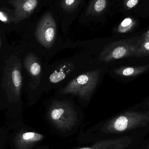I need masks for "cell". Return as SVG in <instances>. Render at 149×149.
<instances>
[{"label": "cell", "instance_id": "30bf717a", "mask_svg": "<svg viewBox=\"0 0 149 149\" xmlns=\"http://www.w3.org/2000/svg\"><path fill=\"white\" fill-rule=\"evenodd\" d=\"M108 0H91L87 8V15L99 16L107 8Z\"/></svg>", "mask_w": 149, "mask_h": 149}, {"label": "cell", "instance_id": "52a82bcc", "mask_svg": "<svg viewBox=\"0 0 149 149\" xmlns=\"http://www.w3.org/2000/svg\"><path fill=\"white\" fill-rule=\"evenodd\" d=\"M44 138V135L36 132H23L17 134L14 142L17 149H30L42 141Z\"/></svg>", "mask_w": 149, "mask_h": 149}, {"label": "cell", "instance_id": "d6986e66", "mask_svg": "<svg viewBox=\"0 0 149 149\" xmlns=\"http://www.w3.org/2000/svg\"><path fill=\"white\" fill-rule=\"evenodd\" d=\"M145 40L149 41V30L146 33L145 36Z\"/></svg>", "mask_w": 149, "mask_h": 149}, {"label": "cell", "instance_id": "ac0fdd59", "mask_svg": "<svg viewBox=\"0 0 149 149\" xmlns=\"http://www.w3.org/2000/svg\"><path fill=\"white\" fill-rule=\"evenodd\" d=\"M0 21L6 23H8L10 22H12L11 18H9L7 14L1 10H0Z\"/></svg>", "mask_w": 149, "mask_h": 149}, {"label": "cell", "instance_id": "5b68a950", "mask_svg": "<svg viewBox=\"0 0 149 149\" xmlns=\"http://www.w3.org/2000/svg\"><path fill=\"white\" fill-rule=\"evenodd\" d=\"M138 47L123 42H116L108 45L101 52L99 59L108 62L131 56H136Z\"/></svg>", "mask_w": 149, "mask_h": 149}, {"label": "cell", "instance_id": "7a4b0ae2", "mask_svg": "<svg viewBox=\"0 0 149 149\" xmlns=\"http://www.w3.org/2000/svg\"><path fill=\"white\" fill-rule=\"evenodd\" d=\"M100 70L88 72L72 80L60 93L77 95L81 99L87 100L97 86L100 78Z\"/></svg>", "mask_w": 149, "mask_h": 149}, {"label": "cell", "instance_id": "9c48e42d", "mask_svg": "<svg viewBox=\"0 0 149 149\" xmlns=\"http://www.w3.org/2000/svg\"><path fill=\"white\" fill-rule=\"evenodd\" d=\"M74 65L69 62L59 65L51 74L50 81L53 83H57L62 81L74 70Z\"/></svg>", "mask_w": 149, "mask_h": 149}, {"label": "cell", "instance_id": "8fae6325", "mask_svg": "<svg viewBox=\"0 0 149 149\" xmlns=\"http://www.w3.org/2000/svg\"><path fill=\"white\" fill-rule=\"evenodd\" d=\"M149 68V65L137 67H121L116 70L115 73L118 75L123 76L133 77L142 74Z\"/></svg>", "mask_w": 149, "mask_h": 149}, {"label": "cell", "instance_id": "277c9868", "mask_svg": "<svg viewBox=\"0 0 149 149\" xmlns=\"http://www.w3.org/2000/svg\"><path fill=\"white\" fill-rule=\"evenodd\" d=\"M57 32L56 24L50 12L45 13L40 19L36 31V36L41 44L47 49L53 45Z\"/></svg>", "mask_w": 149, "mask_h": 149}, {"label": "cell", "instance_id": "2e32d148", "mask_svg": "<svg viewBox=\"0 0 149 149\" xmlns=\"http://www.w3.org/2000/svg\"><path fill=\"white\" fill-rule=\"evenodd\" d=\"M149 55V41L144 40L141 47H138L136 57L145 56Z\"/></svg>", "mask_w": 149, "mask_h": 149}, {"label": "cell", "instance_id": "7c38bea8", "mask_svg": "<svg viewBox=\"0 0 149 149\" xmlns=\"http://www.w3.org/2000/svg\"><path fill=\"white\" fill-rule=\"evenodd\" d=\"M27 68L30 74L34 76H37L40 74L41 67L36 58L34 55H31L27 60Z\"/></svg>", "mask_w": 149, "mask_h": 149}, {"label": "cell", "instance_id": "3957f363", "mask_svg": "<svg viewBox=\"0 0 149 149\" xmlns=\"http://www.w3.org/2000/svg\"><path fill=\"white\" fill-rule=\"evenodd\" d=\"M48 116L53 125L62 131L70 130L78 121L77 113L66 101L53 102L49 109Z\"/></svg>", "mask_w": 149, "mask_h": 149}, {"label": "cell", "instance_id": "e0dca14e", "mask_svg": "<svg viewBox=\"0 0 149 149\" xmlns=\"http://www.w3.org/2000/svg\"><path fill=\"white\" fill-rule=\"evenodd\" d=\"M139 0H123L124 8L130 10L135 7L139 2Z\"/></svg>", "mask_w": 149, "mask_h": 149}, {"label": "cell", "instance_id": "ba28073f", "mask_svg": "<svg viewBox=\"0 0 149 149\" xmlns=\"http://www.w3.org/2000/svg\"><path fill=\"white\" fill-rule=\"evenodd\" d=\"M132 142V139L126 136L116 139L105 140L95 143L92 147L76 149H125Z\"/></svg>", "mask_w": 149, "mask_h": 149}, {"label": "cell", "instance_id": "ffe728a7", "mask_svg": "<svg viewBox=\"0 0 149 149\" xmlns=\"http://www.w3.org/2000/svg\"><path fill=\"white\" fill-rule=\"evenodd\" d=\"M148 104H149V103H148Z\"/></svg>", "mask_w": 149, "mask_h": 149}, {"label": "cell", "instance_id": "4fadbf2b", "mask_svg": "<svg viewBox=\"0 0 149 149\" xmlns=\"http://www.w3.org/2000/svg\"><path fill=\"white\" fill-rule=\"evenodd\" d=\"M11 81L15 92L16 93H20L22 86V75L20 71L17 68H15L12 70L11 73Z\"/></svg>", "mask_w": 149, "mask_h": 149}, {"label": "cell", "instance_id": "8992f818", "mask_svg": "<svg viewBox=\"0 0 149 149\" xmlns=\"http://www.w3.org/2000/svg\"><path fill=\"white\" fill-rule=\"evenodd\" d=\"M39 0H9L14 8L12 22L17 23L28 18L36 9Z\"/></svg>", "mask_w": 149, "mask_h": 149}, {"label": "cell", "instance_id": "9a60e30c", "mask_svg": "<svg viewBox=\"0 0 149 149\" xmlns=\"http://www.w3.org/2000/svg\"><path fill=\"white\" fill-rule=\"evenodd\" d=\"M82 0H62L60 6L65 12L72 13L77 9Z\"/></svg>", "mask_w": 149, "mask_h": 149}, {"label": "cell", "instance_id": "5bb4252c", "mask_svg": "<svg viewBox=\"0 0 149 149\" xmlns=\"http://www.w3.org/2000/svg\"><path fill=\"white\" fill-rule=\"evenodd\" d=\"M136 25V21L130 17L125 18L120 23L117 29V31L120 33H125L130 31Z\"/></svg>", "mask_w": 149, "mask_h": 149}, {"label": "cell", "instance_id": "6da1fadb", "mask_svg": "<svg viewBox=\"0 0 149 149\" xmlns=\"http://www.w3.org/2000/svg\"><path fill=\"white\" fill-rule=\"evenodd\" d=\"M149 123V113L127 111L108 121L102 131L110 134H119L147 126Z\"/></svg>", "mask_w": 149, "mask_h": 149}]
</instances>
